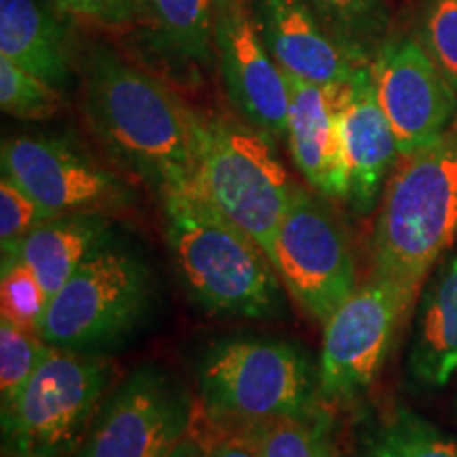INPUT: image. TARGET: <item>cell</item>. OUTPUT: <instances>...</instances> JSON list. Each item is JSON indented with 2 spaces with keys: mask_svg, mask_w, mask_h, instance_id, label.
<instances>
[{
  "mask_svg": "<svg viewBox=\"0 0 457 457\" xmlns=\"http://www.w3.org/2000/svg\"><path fill=\"white\" fill-rule=\"evenodd\" d=\"M112 219L102 214H62L55 216L11 253L30 267L51 299L91 256L111 242Z\"/></svg>",
  "mask_w": 457,
  "mask_h": 457,
  "instance_id": "19",
  "label": "cell"
},
{
  "mask_svg": "<svg viewBox=\"0 0 457 457\" xmlns=\"http://www.w3.org/2000/svg\"><path fill=\"white\" fill-rule=\"evenodd\" d=\"M47 0H0V55L55 89L72 74L68 34Z\"/></svg>",
  "mask_w": 457,
  "mask_h": 457,
  "instance_id": "18",
  "label": "cell"
},
{
  "mask_svg": "<svg viewBox=\"0 0 457 457\" xmlns=\"http://www.w3.org/2000/svg\"><path fill=\"white\" fill-rule=\"evenodd\" d=\"M360 457H457V438L409 409H396L364 428Z\"/></svg>",
  "mask_w": 457,
  "mask_h": 457,
  "instance_id": "21",
  "label": "cell"
},
{
  "mask_svg": "<svg viewBox=\"0 0 457 457\" xmlns=\"http://www.w3.org/2000/svg\"><path fill=\"white\" fill-rule=\"evenodd\" d=\"M195 138V188L270 256L293 197V180L276 140L242 119L191 108Z\"/></svg>",
  "mask_w": 457,
  "mask_h": 457,
  "instance_id": "4",
  "label": "cell"
},
{
  "mask_svg": "<svg viewBox=\"0 0 457 457\" xmlns=\"http://www.w3.org/2000/svg\"><path fill=\"white\" fill-rule=\"evenodd\" d=\"M193 420L195 400L179 377L145 364L108 392L72 457H163Z\"/></svg>",
  "mask_w": 457,
  "mask_h": 457,
  "instance_id": "9",
  "label": "cell"
},
{
  "mask_svg": "<svg viewBox=\"0 0 457 457\" xmlns=\"http://www.w3.org/2000/svg\"><path fill=\"white\" fill-rule=\"evenodd\" d=\"M214 47L222 89L237 117L271 140H286L288 83L245 0H220Z\"/></svg>",
  "mask_w": 457,
  "mask_h": 457,
  "instance_id": "13",
  "label": "cell"
},
{
  "mask_svg": "<svg viewBox=\"0 0 457 457\" xmlns=\"http://www.w3.org/2000/svg\"><path fill=\"white\" fill-rule=\"evenodd\" d=\"M49 343L3 318L0 324V409L7 411L21 396L34 370L47 356Z\"/></svg>",
  "mask_w": 457,
  "mask_h": 457,
  "instance_id": "23",
  "label": "cell"
},
{
  "mask_svg": "<svg viewBox=\"0 0 457 457\" xmlns=\"http://www.w3.org/2000/svg\"><path fill=\"white\" fill-rule=\"evenodd\" d=\"M68 15L81 17L94 24L121 28L140 20V0H49Z\"/></svg>",
  "mask_w": 457,
  "mask_h": 457,
  "instance_id": "29",
  "label": "cell"
},
{
  "mask_svg": "<svg viewBox=\"0 0 457 457\" xmlns=\"http://www.w3.org/2000/svg\"><path fill=\"white\" fill-rule=\"evenodd\" d=\"M3 318L17 327L41 335V324L49 296L30 267L17 253L3 254V278H0Z\"/></svg>",
  "mask_w": 457,
  "mask_h": 457,
  "instance_id": "26",
  "label": "cell"
},
{
  "mask_svg": "<svg viewBox=\"0 0 457 457\" xmlns=\"http://www.w3.org/2000/svg\"><path fill=\"white\" fill-rule=\"evenodd\" d=\"M270 261L295 305L322 327L358 288L350 233L327 197L303 187L293 188Z\"/></svg>",
  "mask_w": 457,
  "mask_h": 457,
  "instance_id": "8",
  "label": "cell"
},
{
  "mask_svg": "<svg viewBox=\"0 0 457 457\" xmlns=\"http://www.w3.org/2000/svg\"><path fill=\"white\" fill-rule=\"evenodd\" d=\"M286 83L290 100L286 140L296 170L320 195L347 202L350 187L337 123L345 85L324 87L293 74H286Z\"/></svg>",
  "mask_w": 457,
  "mask_h": 457,
  "instance_id": "16",
  "label": "cell"
},
{
  "mask_svg": "<svg viewBox=\"0 0 457 457\" xmlns=\"http://www.w3.org/2000/svg\"><path fill=\"white\" fill-rule=\"evenodd\" d=\"M117 386V367L91 352L49 347L21 396L3 411L4 457H72Z\"/></svg>",
  "mask_w": 457,
  "mask_h": 457,
  "instance_id": "6",
  "label": "cell"
},
{
  "mask_svg": "<svg viewBox=\"0 0 457 457\" xmlns=\"http://www.w3.org/2000/svg\"><path fill=\"white\" fill-rule=\"evenodd\" d=\"M55 219L54 212L43 208L37 199L21 191L9 179L0 180V248L4 253L20 248L26 236H30L43 222Z\"/></svg>",
  "mask_w": 457,
  "mask_h": 457,
  "instance_id": "28",
  "label": "cell"
},
{
  "mask_svg": "<svg viewBox=\"0 0 457 457\" xmlns=\"http://www.w3.org/2000/svg\"><path fill=\"white\" fill-rule=\"evenodd\" d=\"M208 457H261L253 443L245 441L242 434L227 432L225 436L208 447Z\"/></svg>",
  "mask_w": 457,
  "mask_h": 457,
  "instance_id": "30",
  "label": "cell"
},
{
  "mask_svg": "<svg viewBox=\"0 0 457 457\" xmlns=\"http://www.w3.org/2000/svg\"><path fill=\"white\" fill-rule=\"evenodd\" d=\"M151 303L146 262L125 245L108 242L51 296L41 337L62 350L96 353L128 339Z\"/></svg>",
  "mask_w": 457,
  "mask_h": 457,
  "instance_id": "7",
  "label": "cell"
},
{
  "mask_svg": "<svg viewBox=\"0 0 457 457\" xmlns=\"http://www.w3.org/2000/svg\"><path fill=\"white\" fill-rule=\"evenodd\" d=\"M81 85L85 123L119 168L159 197L195 187L191 108L168 85L102 43L85 49Z\"/></svg>",
  "mask_w": 457,
  "mask_h": 457,
  "instance_id": "1",
  "label": "cell"
},
{
  "mask_svg": "<svg viewBox=\"0 0 457 457\" xmlns=\"http://www.w3.org/2000/svg\"><path fill=\"white\" fill-rule=\"evenodd\" d=\"M370 71L400 157L434 145L453 128L457 91L415 37L386 38L370 57Z\"/></svg>",
  "mask_w": 457,
  "mask_h": 457,
  "instance_id": "12",
  "label": "cell"
},
{
  "mask_svg": "<svg viewBox=\"0 0 457 457\" xmlns=\"http://www.w3.org/2000/svg\"><path fill=\"white\" fill-rule=\"evenodd\" d=\"M0 106L24 121H47L62 108L60 89L0 55Z\"/></svg>",
  "mask_w": 457,
  "mask_h": 457,
  "instance_id": "25",
  "label": "cell"
},
{
  "mask_svg": "<svg viewBox=\"0 0 457 457\" xmlns=\"http://www.w3.org/2000/svg\"><path fill=\"white\" fill-rule=\"evenodd\" d=\"M163 457H208V447L193 432L185 434Z\"/></svg>",
  "mask_w": 457,
  "mask_h": 457,
  "instance_id": "31",
  "label": "cell"
},
{
  "mask_svg": "<svg viewBox=\"0 0 457 457\" xmlns=\"http://www.w3.org/2000/svg\"><path fill=\"white\" fill-rule=\"evenodd\" d=\"M337 123L350 187L345 204L353 212L369 214L400 157L396 136L377 100L370 62L360 66L343 89Z\"/></svg>",
  "mask_w": 457,
  "mask_h": 457,
  "instance_id": "15",
  "label": "cell"
},
{
  "mask_svg": "<svg viewBox=\"0 0 457 457\" xmlns=\"http://www.w3.org/2000/svg\"><path fill=\"white\" fill-rule=\"evenodd\" d=\"M163 231L191 299L212 316H278L282 282L265 250L227 220L195 187L162 197Z\"/></svg>",
  "mask_w": 457,
  "mask_h": 457,
  "instance_id": "2",
  "label": "cell"
},
{
  "mask_svg": "<svg viewBox=\"0 0 457 457\" xmlns=\"http://www.w3.org/2000/svg\"><path fill=\"white\" fill-rule=\"evenodd\" d=\"M415 296L390 278L370 276L341 303L324 324L318 396L328 403L350 400L373 384Z\"/></svg>",
  "mask_w": 457,
  "mask_h": 457,
  "instance_id": "10",
  "label": "cell"
},
{
  "mask_svg": "<svg viewBox=\"0 0 457 457\" xmlns=\"http://www.w3.org/2000/svg\"><path fill=\"white\" fill-rule=\"evenodd\" d=\"M455 239L457 125L394 168L370 236L373 276L421 293L428 273Z\"/></svg>",
  "mask_w": 457,
  "mask_h": 457,
  "instance_id": "3",
  "label": "cell"
},
{
  "mask_svg": "<svg viewBox=\"0 0 457 457\" xmlns=\"http://www.w3.org/2000/svg\"><path fill=\"white\" fill-rule=\"evenodd\" d=\"M148 45L176 71L204 72L216 62L220 0H140Z\"/></svg>",
  "mask_w": 457,
  "mask_h": 457,
  "instance_id": "20",
  "label": "cell"
},
{
  "mask_svg": "<svg viewBox=\"0 0 457 457\" xmlns=\"http://www.w3.org/2000/svg\"><path fill=\"white\" fill-rule=\"evenodd\" d=\"M197 392L210 424L227 432L273 417L310 420L318 369L290 341L227 339L199 360Z\"/></svg>",
  "mask_w": 457,
  "mask_h": 457,
  "instance_id": "5",
  "label": "cell"
},
{
  "mask_svg": "<svg viewBox=\"0 0 457 457\" xmlns=\"http://www.w3.org/2000/svg\"><path fill=\"white\" fill-rule=\"evenodd\" d=\"M415 38L457 91V0H421Z\"/></svg>",
  "mask_w": 457,
  "mask_h": 457,
  "instance_id": "27",
  "label": "cell"
},
{
  "mask_svg": "<svg viewBox=\"0 0 457 457\" xmlns=\"http://www.w3.org/2000/svg\"><path fill=\"white\" fill-rule=\"evenodd\" d=\"M3 176L55 216H125L136 193L121 176L94 162L68 140L17 136L3 140Z\"/></svg>",
  "mask_w": 457,
  "mask_h": 457,
  "instance_id": "11",
  "label": "cell"
},
{
  "mask_svg": "<svg viewBox=\"0 0 457 457\" xmlns=\"http://www.w3.org/2000/svg\"><path fill=\"white\" fill-rule=\"evenodd\" d=\"M250 11L267 49L286 74L339 87L370 62L343 45L307 0H250Z\"/></svg>",
  "mask_w": 457,
  "mask_h": 457,
  "instance_id": "14",
  "label": "cell"
},
{
  "mask_svg": "<svg viewBox=\"0 0 457 457\" xmlns=\"http://www.w3.org/2000/svg\"><path fill=\"white\" fill-rule=\"evenodd\" d=\"M320 20L343 45L373 57L390 24L386 0H307Z\"/></svg>",
  "mask_w": 457,
  "mask_h": 457,
  "instance_id": "22",
  "label": "cell"
},
{
  "mask_svg": "<svg viewBox=\"0 0 457 457\" xmlns=\"http://www.w3.org/2000/svg\"><path fill=\"white\" fill-rule=\"evenodd\" d=\"M320 457H335V453L330 451L327 441H322V447H320Z\"/></svg>",
  "mask_w": 457,
  "mask_h": 457,
  "instance_id": "32",
  "label": "cell"
},
{
  "mask_svg": "<svg viewBox=\"0 0 457 457\" xmlns=\"http://www.w3.org/2000/svg\"><path fill=\"white\" fill-rule=\"evenodd\" d=\"M407 369L411 381L428 390L447 386L457 373V250L438 261L421 288Z\"/></svg>",
  "mask_w": 457,
  "mask_h": 457,
  "instance_id": "17",
  "label": "cell"
},
{
  "mask_svg": "<svg viewBox=\"0 0 457 457\" xmlns=\"http://www.w3.org/2000/svg\"><path fill=\"white\" fill-rule=\"evenodd\" d=\"M233 432L253 443L261 457H320L324 441L320 428L305 417H273Z\"/></svg>",
  "mask_w": 457,
  "mask_h": 457,
  "instance_id": "24",
  "label": "cell"
}]
</instances>
